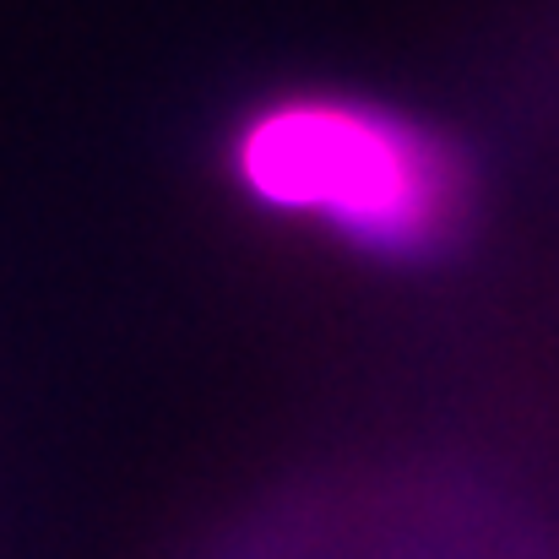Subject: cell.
I'll list each match as a JSON object with an SVG mask.
<instances>
[{
    "label": "cell",
    "instance_id": "7a4b0ae2",
    "mask_svg": "<svg viewBox=\"0 0 559 559\" xmlns=\"http://www.w3.org/2000/svg\"><path fill=\"white\" fill-rule=\"evenodd\" d=\"M217 559H549L516 511L445 478H370L283 500Z\"/></svg>",
    "mask_w": 559,
    "mask_h": 559
},
{
    "label": "cell",
    "instance_id": "6da1fadb",
    "mask_svg": "<svg viewBox=\"0 0 559 559\" xmlns=\"http://www.w3.org/2000/svg\"><path fill=\"white\" fill-rule=\"evenodd\" d=\"M239 201L380 266H429L467 245L478 175L467 147L365 93L294 87L250 104L223 136Z\"/></svg>",
    "mask_w": 559,
    "mask_h": 559
}]
</instances>
